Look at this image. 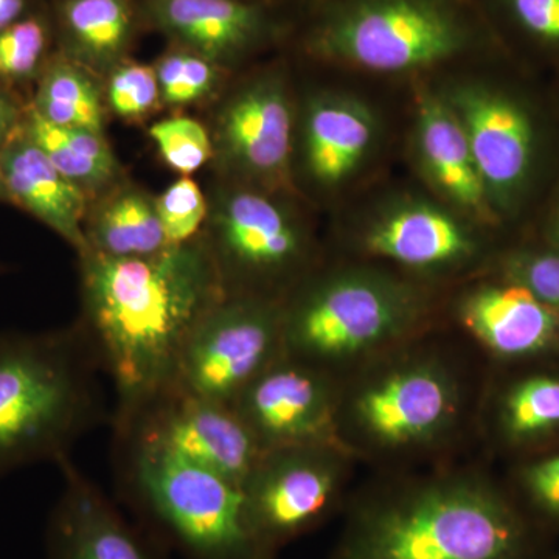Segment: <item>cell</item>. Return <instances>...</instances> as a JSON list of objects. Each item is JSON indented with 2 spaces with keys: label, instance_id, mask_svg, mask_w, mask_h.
<instances>
[{
  "label": "cell",
  "instance_id": "obj_24",
  "mask_svg": "<svg viewBox=\"0 0 559 559\" xmlns=\"http://www.w3.org/2000/svg\"><path fill=\"white\" fill-rule=\"evenodd\" d=\"M22 132L84 191L98 189L116 178L117 159L103 132L58 127L40 119L28 106Z\"/></svg>",
  "mask_w": 559,
  "mask_h": 559
},
{
  "label": "cell",
  "instance_id": "obj_20",
  "mask_svg": "<svg viewBox=\"0 0 559 559\" xmlns=\"http://www.w3.org/2000/svg\"><path fill=\"white\" fill-rule=\"evenodd\" d=\"M0 173L10 204L31 213L33 218L60 235L79 255L90 252L83 226L86 191L66 178L22 128L0 150Z\"/></svg>",
  "mask_w": 559,
  "mask_h": 559
},
{
  "label": "cell",
  "instance_id": "obj_17",
  "mask_svg": "<svg viewBox=\"0 0 559 559\" xmlns=\"http://www.w3.org/2000/svg\"><path fill=\"white\" fill-rule=\"evenodd\" d=\"M46 530L47 559H157L108 496L68 457Z\"/></svg>",
  "mask_w": 559,
  "mask_h": 559
},
{
  "label": "cell",
  "instance_id": "obj_31",
  "mask_svg": "<svg viewBox=\"0 0 559 559\" xmlns=\"http://www.w3.org/2000/svg\"><path fill=\"white\" fill-rule=\"evenodd\" d=\"M156 209L170 246L194 240L209 215L200 186L187 176L173 182L157 198Z\"/></svg>",
  "mask_w": 559,
  "mask_h": 559
},
{
  "label": "cell",
  "instance_id": "obj_2",
  "mask_svg": "<svg viewBox=\"0 0 559 559\" xmlns=\"http://www.w3.org/2000/svg\"><path fill=\"white\" fill-rule=\"evenodd\" d=\"M344 510L330 559H547L546 533L473 463L382 471Z\"/></svg>",
  "mask_w": 559,
  "mask_h": 559
},
{
  "label": "cell",
  "instance_id": "obj_14",
  "mask_svg": "<svg viewBox=\"0 0 559 559\" xmlns=\"http://www.w3.org/2000/svg\"><path fill=\"white\" fill-rule=\"evenodd\" d=\"M468 139L495 210H509L527 187L536 157V131L525 106L484 81H460L443 94Z\"/></svg>",
  "mask_w": 559,
  "mask_h": 559
},
{
  "label": "cell",
  "instance_id": "obj_29",
  "mask_svg": "<svg viewBox=\"0 0 559 559\" xmlns=\"http://www.w3.org/2000/svg\"><path fill=\"white\" fill-rule=\"evenodd\" d=\"M162 159L183 176L200 170L212 156L213 142L200 121L190 117H168L150 128Z\"/></svg>",
  "mask_w": 559,
  "mask_h": 559
},
{
  "label": "cell",
  "instance_id": "obj_37",
  "mask_svg": "<svg viewBox=\"0 0 559 559\" xmlns=\"http://www.w3.org/2000/svg\"><path fill=\"white\" fill-rule=\"evenodd\" d=\"M2 202H5V204H9L10 197H9V191H7V189H5V183H3L2 173H0V204H2Z\"/></svg>",
  "mask_w": 559,
  "mask_h": 559
},
{
  "label": "cell",
  "instance_id": "obj_35",
  "mask_svg": "<svg viewBox=\"0 0 559 559\" xmlns=\"http://www.w3.org/2000/svg\"><path fill=\"white\" fill-rule=\"evenodd\" d=\"M27 106L16 92L0 87V150L21 131Z\"/></svg>",
  "mask_w": 559,
  "mask_h": 559
},
{
  "label": "cell",
  "instance_id": "obj_11",
  "mask_svg": "<svg viewBox=\"0 0 559 559\" xmlns=\"http://www.w3.org/2000/svg\"><path fill=\"white\" fill-rule=\"evenodd\" d=\"M283 355V301L227 296L191 333L173 385L234 406Z\"/></svg>",
  "mask_w": 559,
  "mask_h": 559
},
{
  "label": "cell",
  "instance_id": "obj_27",
  "mask_svg": "<svg viewBox=\"0 0 559 559\" xmlns=\"http://www.w3.org/2000/svg\"><path fill=\"white\" fill-rule=\"evenodd\" d=\"M49 28L38 16H27L0 32V87L16 92L38 83L47 68Z\"/></svg>",
  "mask_w": 559,
  "mask_h": 559
},
{
  "label": "cell",
  "instance_id": "obj_40",
  "mask_svg": "<svg viewBox=\"0 0 559 559\" xmlns=\"http://www.w3.org/2000/svg\"><path fill=\"white\" fill-rule=\"evenodd\" d=\"M557 559H559V557Z\"/></svg>",
  "mask_w": 559,
  "mask_h": 559
},
{
  "label": "cell",
  "instance_id": "obj_38",
  "mask_svg": "<svg viewBox=\"0 0 559 559\" xmlns=\"http://www.w3.org/2000/svg\"><path fill=\"white\" fill-rule=\"evenodd\" d=\"M554 242L557 248H559V212L557 213V218H555L554 224Z\"/></svg>",
  "mask_w": 559,
  "mask_h": 559
},
{
  "label": "cell",
  "instance_id": "obj_30",
  "mask_svg": "<svg viewBox=\"0 0 559 559\" xmlns=\"http://www.w3.org/2000/svg\"><path fill=\"white\" fill-rule=\"evenodd\" d=\"M160 102L186 106L200 102L218 80L215 62L198 53H171L156 69Z\"/></svg>",
  "mask_w": 559,
  "mask_h": 559
},
{
  "label": "cell",
  "instance_id": "obj_15",
  "mask_svg": "<svg viewBox=\"0 0 559 559\" xmlns=\"http://www.w3.org/2000/svg\"><path fill=\"white\" fill-rule=\"evenodd\" d=\"M341 380L280 356L234 404L261 450L299 444H337Z\"/></svg>",
  "mask_w": 559,
  "mask_h": 559
},
{
  "label": "cell",
  "instance_id": "obj_22",
  "mask_svg": "<svg viewBox=\"0 0 559 559\" xmlns=\"http://www.w3.org/2000/svg\"><path fill=\"white\" fill-rule=\"evenodd\" d=\"M153 11L165 31L213 62L248 49L263 28L259 9L240 0H153Z\"/></svg>",
  "mask_w": 559,
  "mask_h": 559
},
{
  "label": "cell",
  "instance_id": "obj_19",
  "mask_svg": "<svg viewBox=\"0 0 559 559\" xmlns=\"http://www.w3.org/2000/svg\"><path fill=\"white\" fill-rule=\"evenodd\" d=\"M415 112L414 148L423 176L444 204L479 226L496 223L487 189L457 117L440 94L425 91Z\"/></svg>",
  "mask_w": 559,
  "mask_h": 559
},
{
  "label": "cell",
  "instance_id": "obj_3",
  "mask_svg": "<svg viewBox=\"0 0 559 559\" xmlns=\"http://www.w3.org/2000/svg\"><path fill=\"white\" fill-rule=\"evenodd\" d=\"M477 356L441 326L349 373L337 411L342 448L382 471L454 459L477 437L487 382Z\"/></svg>",
  "mask_w": 559,
  "mask_h": 559
},
{
  "label": "cell",
  "instance_id": "obj_33",
  "mask_svg": "<svg viewBox=\"0 0 559 559\" xmlns=\"http://www.w3.org/2000/svg\"><path fill=\"white\" fill-rule=\"evenodd\" d=\"M108 102L121 119L134 120L146 116L160 102L156 69L142 64L120 66L108 84Z\"/></svg>",
  "mask_w": 559,
  "mask_h": 559
},
{
  "label": "cell",
  "instance_id": "obj_4",
  "mask_svg": "<svg viewBox=\"0 0 559 559\" xmlns=\"http://www.w3.org/2000/svg\"><path fill=\"white\" fill-rule=\"evenodd\" d=\"M440 289L355 260L316 267L283 301L285 355L344 380L443 322Z\"/></svg>",
  "mask_w": 559,
  "mask_h": 559
},
{
  "label": "cell",
  "instance_id": "obj_26",
  "mask_svg": "<svg viewBox=\"0 0 559 559\" xmlns=\"http://www.w3.org/2000/svg\"><path fill=\"white\" fill-rule=\"evenodd\" d=\"M62 22L76 53L95 68L114 64L130 40L127 0H66Z\"/></svg>",
  "mask_w": 559,
  "mask_h": 559
},
{
  "label": "cell",
  "instance_id": "obj_28",
  "mask_svg": "<svg viewBox=\"0 0 559 559\" xmlns=\"http://www.w3.org/2000/svg\"><path fill=\"white\" fill-rule=\"evenodd\" d=\"M511 495L546 535L550 530L559 532V452L522 463Z\"/></svg>",
  "mask_w": 559,
  "mask_h": 559
},
{
  "label": "cell",
  "instance_id": "obj_10",
  "mask_svg": "<svg viewBox=\"0 0 559 559\" xmlns=\"http://www.w3.org/2000/svg\"><path fill=\"white\" fill-rule=\"evenodd\" d=\"M358 460L337 444L267 450L241 489L250 524L277 551L325 524L348 500Z\"/></svg>",
  "mask_w": 559,
  "mask_h": 559
},
{
  "label": "cell",
  "instance_id": "obj_9",
  "mask_svg": "<svg viewBox=\"0 0 559 559\" xmlns=\"http://www.w3.org/2000/svg\"><path fill=\"white\" fill-rule=\"evenodd\" d=\"M480 227L447 204L406 198L367 216L352 234V250L440 289L489 271L491 250Z\"/></svg>",
  "mask_w": 559,
  "mask_h": 559
},
{
  "label": "cell",
  "instance_id": "obj_7",
  "mask_svg": "<svg viewBox=\"0 0 559 559\" xmlns=\"http://www.w3.org/2000/svg\"><path fill=\"white\" fill-rule=\"evenodd\" d=\"M469 44L468 22L448 0H347L316 38L323 57L380 75L437 68Z\"/></svg>",
  "mask_w": 559,
  "mask_h": 559
},
{
  "label": "cell",
  "instance_id": "obj_5",
  "mask_svg": "<svg viewBox=\"0 0 559 559\" xmlns=\"http://www.w3.org/2000/svg\"><path fill=\"white\" fill-rule=\"evenodd\" d=\"M97 359L79 323L0 331V479L55 463L105 419Z\"/></svg>",
  "mask_w": 559,
  "mask_h": 559
},
{
  "label": "cell",
  "instance_id": "obj_39",
  "mask_svg": "<svg viewBox=\"0 0 559 559\" xmlns=\"http://www.w3.org/2000/svg\"><path fill=\"white\" fill-rule=\"evenodd\" d=\"M5 272H7L5 264L0 263V275L5 274Z\"/></svg>",
  "mask_w": 559,
  "mask_h": 559
},
{
  "label": "cell",
  "instance_id": "obj_36",
  "mask_svg": "<svg viewBox=\"0 0 559 559\" xmlns=\"http://www.w3.org/2000/svg\"><path fill=\"white\" fill-rule=\"evenodd\" d=\"M28 0H0V32L27 17Z\"/></svg>",
  "mask_w": 559,
  "mask_h": 559
},
{
  "label": "cell",
  "instance_id": "obj_8",
  "mask_svg": "<svg viewBox=\"0 0 559 559\" xmlns=\"http://www.w3.org/2000/svg\"><path fill=\"white\" fill-rule=\"evenodd\" d=\"M205 240L227 296L285 301L319 267L304 223L259 190L223 194Z\"/></svg>",
  "mask_w": 559,
  "mask_h": 559
},
{
  "label": "cell",
  "instance_id": "obj_18",
  "mask_svg": "<svg viewBox=\"0 0 559 559\" xmlns=\"http://www.w3.org/2000/svg\"><path fill=\"white\" fill-rule=\"evenodd\" d=\"M380 138L377 114L355 95L323 92L308 102L301 120V160L320 189L348 183L369 162Z\"/></svg>",
  "mask_w": 559,
  "mask_h": 559
},
{
  "label": "cell",
  "instance_id": "obj_12",
  "mask_svg": "<svg viewBox=\"0 0 559 559\" xmlns=\"http://www.w3.org/2000/svg\"><path fill=\"white\" fill-rule=\"evenodd\" d=\"M114 426L116 436L159 447L240 487L264 452L234 406L175 385L116 412Z\"/></svg>",
  "mask_w": 559,
  "mask_h": 559
},
{
  "label": "cell",
  "instance_id": "obj_32",
  "mask_svg": "<svg viewBox=\"0 0 559 559\" xmlns=\"http://www.w3.org/2000/svg\"><path fill=\"white\" fill-rule=\"evenodd\" d=\"M498 274L532 290L559 312V248L524 249L511 252L498 263Z\"/></svg>",
  "mask_w": 559,
  "mask_h": 559
},
{
  "label": "cell",
  "instance_id": "obj_25",
  "mask_svg": "<svg viewBox=\"0 0 559 559\" xmlns=\"http://www.w3.org/2000/svg\"><path fill=\"white\" fill-rule=\"evenodd\" d=\"M40 119L66 128L103 132L100 92L83 69L69 61H51L44 69L28 100Z\"/></svg>",
  "mask_w": 559,
  "mask_h": 559
},
{
  "label": "cell",
  "instance_id": "obj_34",
  "mask_svg": "<svg viewBox=\"0 0 559 559\" xmlns=\"http://www.w3.org/2000/svg\"><path fill=\"white\" fill-rule=\"evenodd\" d=\"M509 9L528 36L559 49V0H509Z\"/></svg>",
  "mask_w": 559,
  "mask_h": 559
},
{
  "label": "cell",
  "instance_id": "obj_1",
  "mask_svg": "<svg viewBox=\"0 0 559 559\" xmlns=\"http://www.w3.org/2000/svg\"><path fill=\"white\" fill-rule=\"evenodd\" d=\"M79 326L117 392V412L170 388L191 333L224 297L205 237L148 257L86 252Z\"/></svg>",
  "mask_w": 559,
  "mask_h": 559
},
{
  "label": "cell",
  "instance_id": "obj_21",
  "mask_svg": "<svg viewBox=\"0 0 559 559\" xmlns=\"http://www.w3.org/2000/svg\"><path fill=\"white\" fill-rule=\"evenodd\" d=\"M550 367L502 382L487 378L477 437L503 451L535 450L557 439L559 371Z\"/></svg>",
  "mask_w": 559,
  "mask_h": 559
},
{
  "label": "cell",
  "instance_id": "obj_6",
  "mask_svg": "<svg viewBox=\"0 0 559 559\" xmlns=\"http://www.w3.org/2000/svg\"><path fill=\"white\" fill-rule=\"evenodd\" d=\"M140 513L186 559H277L250 524L240 485L154 444L116 436Z\"/></svg>",
  "mask_w": 559,
  "mask_h": 559
},
{
  "label": "cell",
  "instance_id": "obj_23",
  "mask_svg": "<svg viewBox=\"0 0 559 559\" xmlns=\"http://www.w3.org/2000/svg\"><path fill=\"white\" fill-rule=\"evenodd\" d=\"M86 235L90 252L116 259L154 255L170 246L156 200L134 189L110 197L92 216Z\"/></svg>",
  "mask_w": 559,
  "mask_h": 559
},
{
  "label": "cell",
  "instance_id": "obj_16",
  "mask_svg": "<svg viewBox=\"0 0 559 559\" xmlns=\"http://www.w3.org/2000/svg\"><path fill=\"white\" fill-rule=\"evenodd\" d=\"M293 106L282 76L249 81L221 109L216 148L223 160L246 179L280 186L293 157Z\"/></svg>",
  "mask_w": 559,
  "mask_h": 559
},
{
  "label": "cell",
  "instance_id": "obj_13",
  "mask_svg": "<svg viewBox=\"0 0 559 559\" xmlns=\"http://www.w3.org/2000/svg\"><path fill=\"white\" fill-rule=\"evenodd\" d=\"M443 318L481 358L496 366L559 364V312L532 290L484 274L460 283Z\"/></svg>",
  "mask_w": 559,
  "mask_h": 559
}]
</instances>
